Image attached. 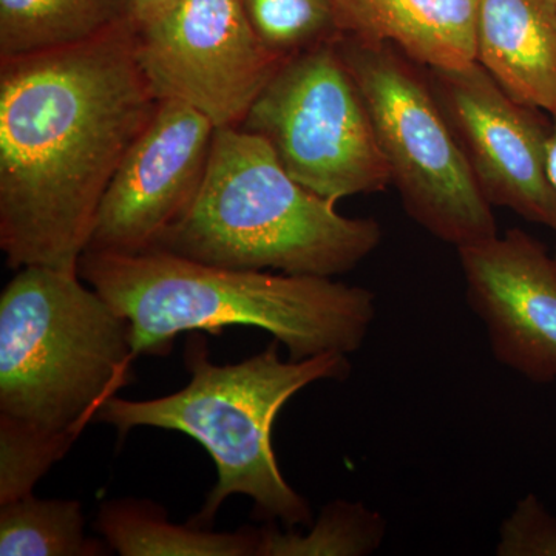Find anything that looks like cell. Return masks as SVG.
Returning a JSON list of instances; mask_svg holds the SVG:
<instances>
[{
	"label": "cell",
	"instance_id": "6da1fadb",
	"mask_svg": "<svg viewBox=\"0 0 556 556\" xmlns=\"http://www.w3.org/2000/svg\"><path fill=\"white\" fill-rule=\"evenodd\" d=\"M159 104L131 20L80 46L0 60V248L11 269L79 273L102 197Z\"/></svg>",
	"mask_w": 556,
	"mask_h": 556
},
{
	"label": "cell",
	"instance_id": "7a4b0ae2",
	"mask_svg": "<svg viewBox=\"0 0 556 556\" xmlns=\"http://www.w3.org/2000/svg\"><path fill=\"white\" fill-rule=\"evenodd\" d=\"M79 277L130 325L135 356H167L181 332L268 331L292 361L356 353L376 295L332 277L204 265L163 251L84 252Z\"/></svg>",
	"mask_w": 556,
	"mask_h": 556
},
{
	"label": "cell",
	"instance_id": "3957f363",
	"mask_svg": "<svg viewBox=\"0 0 556 556\" xmlns=\"http://www.w3.org/2000/svg\"><path fill=\"white\" fill-rule=\"evenodd\" d=\"M372 218L339 214L285 170L265 139L215 130L195 199L150 251L229 269L334 277L382 243Z\"/></svg>",
	"mask_w": 556,
	"mask_h": 556
},
{
	"label": "cell",
	"instance_id": "277c9868",
	"mask_svg": "<svg viewBox=\"0 0 556 556\" xmlns=\"http://www.w3.org/2000/svg\"><path fill=\"white\" fill-rule=\"evenodd\" d=\"M278 342L239 364L215 365L206 339L192 332L185 351L188 386L169 396L129 401L110 397L97 422L121 437L137 427L179 431L214 459L218 481L190 525L211 527L229 496L254 501L255 517L281 526L313 525L309 503L288 484L274 455L270 431L285 404L318 380H345L348 354L327 353L281 361Z\"/></svg>",
	"mask_w": 556,
	"mask_h": 556
},
{
	"label": "cell",
	"instance_id": "5b68a950",
	"mask_svg": "<svg viewBox=\"0 0 556 556\" xmlns=\"http://www.w3.org/2000/svg\"><path fill=\"white\" fill-rule=\"evenodd\" d=\"M130 325L97 289L47 266L17 269L0 295V416L78 439L134 382Z\"/></svg>",
	"mask_w": 556,
	"mask_h": 556
},
{
	"label": "cell",
	"instance_id": "8992f818",
	"mask_svg": "<svg viewBox=\"0 0 556 556\" xmlns=\"http://www.w3.org/2000/svg\"><path fill=\"white\" fill-rule=\"evenodd\" d=\"M338 47L409 217L456 249L497 236L493 206L416 62L388 43L350 36H342Z\"/></svg>",
	"mask_w": 556,
	"mask_h": 556
},
{
	"label": "cell",
	"instance_id": "52a82bcc",
	"mask_svg": "<svg viewBox=\"0 0 556 556\" xmlns=\"http://www.w3.org/2000/svg\"><path fill=\"white\" fill-rule=\"evenodd\" d=\"M240 129L265 139L295 181L334 203L391 185L367 104L338 42L288 58Z\"/></svg>",
	"mask_w": 556,
	"mask_h": 556
},
{
	"label": "cell",
	"instance_id": "ba28073f",
	"mask_svg": "<svg viewBox=\"0 0 556 556\" xmlns=\"http://www.w3.org/2000/svg\"><path fill=\"white\" fill-rule=\"evenodd\" d=\"M137 58L159 101L188 104L217 129L240 127L288 60L262 42L240 0H179L137 25Z\"/></svg>",
	"mask_w": 556,
	"mask_h": 556
},
{
	"label": "cell",
	"instance_id": "9c48e42d",
	"mask_svg": "<svg viewBox=\"0 0 556 556\" xmlns=\"http://www.w3.org/2000/svg\"><path fill=\"white\" fill-rule=\"evenodd\" d=\"M428 80L492 206L556 232V188L547 170L552 123L511 98L478 61L428 68Z\"/></svg>",
	"mask_w": 556,
	"mask_h": 556
},
{
	"label": "cell",
	"instance_id": "30bf717a",
	"mask_svg": "<svg viewBox=\"0 0 556 556\" xmlns=\"http://www.w3.org/2000/svg\"><path fill=\"white\" fill-rule=\"evenodd\" d=\"M217 127L188 104L160 101L102 197L87 251H150L195 199Z\"/></svg>",
	"mask_w": 556,
	"mask_h": 556
},
{
	"label": "cell",
	"instance_id": "8fae6325",
	"mask_svg": "<svg viewBox=\"0 0 556 556\" xmlns=\"http://www.w3.org/2000/svg\"><path fill=\"white\" fill-rule=\"evenodd\" d=\"M470 309L497 364L535 383L556 380V255L521 229L457 248Z\"/></svg>",
	"mask_w": 556,
	"mask_h": 556
},
{
	"label": "cell",
	"instance_id": "7c38bea8",
	"mask_svg": "<svg viewBox=\"0 0 556 556\" xmlns=\"http://www.w3.org/2000/svg\"><path fill=\"white\" fill-rule=\"evenodd\" d=\"M343 36L388 43L428 68L477 61L479 0H332Z\"/></svg>",
	"mask_w": 556,
	"mask_h": 556
},
{
	"label": "cell",
	"instance_id": "4fadbf2b",
	"mask_svg": "<svg viewBox=\"0 0 556 556\" xmlns=\"http://www.w3.org/2000/svg\"><path fill=\"white\" fill-rule=\"evenodd\" d=\"M477 61L515 100L556 113V0H479Z\"/></svg>",
	"mask_w": 556,
	"mask_h": 556
},
{
	"label": "cell",
	"instance_id": "5bb4252c",
	"mask_svg": "<svg viewBox=\"0 0 556 556\" xmlns=\"http://www.w3.org/2000/svg\"><path fill=\"white\" fill-rule=\"evenodd\" d=\"M98 532L123 556H257L260 529L212 532L204 527L170 522L166 510L146 500L102 504Z\"/></svg>",
	"mask_w": 556,
	"mask_h": 556
},
{
	"label": "cell",
	"instance_id": "9a60e30c",
	"mask_svg": "<svg viewBox=\"0 0 556 556\" xmlns=\"http://www.w3.org/2000/svg\"><path fill=\"white\" fill-rule=\"evenodd\" d=\"M129 20L130 0H0V60L80 46Z\"/></svg>",
	"mask_w": 556,
	"mask_h": 556
},
{
	"label": "cell",
	"instance_id": "2e32d148",
	"mask_svg": "<svg viewBox=\"0 0 556 556\" xmlns=\"http://www.w3.org/2000/svg\"><path fill=\"white\" fill-rule=\"evenodd\" d=\"M108 546L86 535L79 501L42 500L31 493L0 504L2 556H98L108 554Z\"/></svg>",
	"mask_w": 556,
	"mask_h": 556
},
{
	"label": "cell",
	"instance_id": "e0dca14e",
	"mask_svg": "<svg viewBox=\"0 0 556 556\" xmlns=\"http://www.w3.org/2000/svg\"><path fill=\"white\" fill-rule=\"evenodd\" d=\"M386 519L364 503L336 500L321 508L317 521L300 533L276 522L260 527L257 556H365L386 540Z\"/></svg>",
	"mask_w": 556,
	"mask_h": 556
},
{
	"label": "cell",
	"instance_id": "ac0fdd59",
	"mask_svg": "<svg viewBox=\"0 0 556 556\" xmlns=\"http://www.w3.org/2000/svg\"><path fill=\"white\" fill-rule=\"evenodd\" d=\"M252 28L285 58L342 38L332 0H240Z\"/></svg>",
	"mask_w": 556,
	"mask_h": 556
},
{
	"label": "cell",
	"instance_id": "d6986e66",
	"mask_svg": "<svg viewBox=\"0 0 556 556\" xmlns=\"http://www.w3.org/2000/svg\"><path fill=\"white\" fill-rule=\"evenodd\" d=\"M75 442L76 438L43 433L0 416V504L31 495L39 479Z\"/></svg>",
	"mask_w": 556,
	"mask_h": 556
},
{
	"label": "cell",
	"instance_id": "ffe728a7",
	"mask_svg": "<svg viewBox=\"0 0 556 556\" xmlns=\"http://www.w3.org/2000/svg\"><path fill=\"white\" fill-rule=\"evenodd\" d=\"M497 556H556V518L540 497L519 500L500 527Z\"/></svg>",
	"mask_w": 556,
	"mask_h": 556
},
{
	"label": "cell",
	"instance_id": "44dd1931",
	"mask_svg": "<svg viewBox=\"0 0 556 556\" xmlns=\"http://www.w3.org/2000/svg\"><path fill=\"white\" fill-rule=\"evenodd\" d=\"M179 0H130L131 21L135 25L155 20L164 11L169 10Z\"/></svg>",
	"mask_w": 556,
	"mask_h": 556
},
{
	"label": "cell",
	"instance_id": "7402d4cb",
	"mask_svg": "<svg viewBox=\"0 0 556 556\" xmlns=\"http://www.w3.org/2000/svg\"><path fill=\"white\" fill-rule=\"evenodd\" d=\"M547 170L552 185H554L556 188V113L554 116H552V131L547 148Z\"/></svg>",
	"mask_w": 556,
	"mask_h": 556
}]
</instances>
